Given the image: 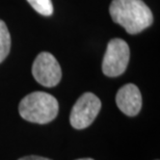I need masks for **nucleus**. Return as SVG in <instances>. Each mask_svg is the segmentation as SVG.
Segmentation results:
<instances>
[{
	"instance_id": "obj_10",
	"label": "nucleus",
	"mask_w": 160,
	"mask_h": 160,
	"mask_svg": "<svg viewBox=\"0 0 160 160\" xmlns=\"http://www.w3.org/2000/svg\"><path fill=\"white\" fill-rule=\"evenodd\" d=\"M77 160H94L92 158H81V159H77Z\"/></svg>"
},
{
	"instance_id": "obj_7",
	"label": "nucleus",
	"mask_w": 160,
	"mask_h": 160,
	"mask_svg": "<svg viewBox=\"0 0 160 160\" xmlns=\"http://www.w3.org/2000/svg\"><path fill=\"white\" fill-rule=\"evenodd\" d=\"M11 50V34L6 24L0 20V62L6 58Z\"/></svg>"
},
{
	"instance_id": "obj_9",
	"label": "nucleus",
	"mask_w": 160,
	"mask_h": 160,
	"mask_svg": "<svg viewBox=\"0 0 160 160\" xmlns=\"http://www.w3.org/2000/svg\"><path fill=\"white\" fill-rule=\"evenodd\" d=\"M18 160H51L49 158L40 157V156H26V157H22Z\"/></svg>"
},
{
	"instance_id": "obj_4",
	"label": "nucleus",
	"mask_w": 160,
	"mask_h": 160,
	"mask_svg": "<svg viewBox=\"0 0 160 160\" xmlns=\"http://www.w3.org/2000/svg\"><path fill=\"white\" fill-rule=\"evenodd\" d=\"M101 109V101L92 92H85L73 106L70 123L75 129L81 130L91 126Z\"/></svg>"
},
{
	"instance_id": "obj_2",
	"label": "nucleus",
	"mask_w": 160,
	"mask_h": 160,
	"mask_svg": "<svg viewBox=\"0 0 160 160\" xmlns=\"http://www.w3.org/2000/svg\"><path fill=\"white\" fill-rule=\"evenodd\" d=\"M19 113L30 123L48 124L58 113V102L48 92H33L21 100Z\"/></svg>"
},
{
	"instance_id": "obj_8",
	"label": "nucleus",
	"mask_w": 160,
	"mask_h": 160,
	"mask_svg": "<svg viewBox=\"0 0 160 160\" xmlns=\"http://www.w3.org/2000/svg\"><path fill=\"white\" fill-rule=\"evenodd\" d=\"M27 1L41 15L49 17L53 14V4L51 0H27Z\"/></svg>"
},
{
	"instance_id": "obj_6",
	"label": "nucleus",
	"mask_w": 160,
	"mask_h": 160,
	"mask_svg": "<svg viewBox=\"0 0 160 160\" xmlns=\"http://www.w3.org/2000/svg\"><path fill=\"white\" fill-rule=\"evenodd\" d=\"M119 109L128 117H135L142 109V94L133 83L122 86L116 97Z\"/></svg>"
},
{
	"instance_id": "obj_3",
	"label": "nucleus",
	"mask_w": 160,
	"mask_h": 160,
	"mask_svg": "<svg viewBox=\"0 0 160 160\" xmlns=\"http://www.w3.org/2000/svg\"><path fill=\"white\" fill-rule=\"evenodd\" d=\"M130 58V49L128 44L121 39H112L107 45L102 71L108 77H118L126 71Z\"/></svg>"
},
{
	"instance_id": "obj_1",
	"label": "nucleus",
	"mask_w": 160,
	"mask_h": 160,
	"mask_svg": "<svg viewBox=\"0 0 160 160\" xmlns=\"http://www.w3.org/2000/svg\"><path fill=\"white\" fill-rule=\"evenodd\" d=\"M109 12L114 23L130 34L139 33L153 23V14L142 0H112Z\"/></svg>"
},
{
	"instance_id": "obj_5",
	"label": "nucleus",
	"mask_w": 160,
	"mask_h": 160,
	"mask_svg": "<svg viewBox=\"0 0 160 160\" xmlns=\"http://www.w3.org/2000/svg\"><path fill=\"white\" fill-rule=\"evenodd\" d=\"M32 75L40 84L46 88H53L62 79V69L52 54L42 52L33 62Z\"/></svg>"
}]
</instances>
